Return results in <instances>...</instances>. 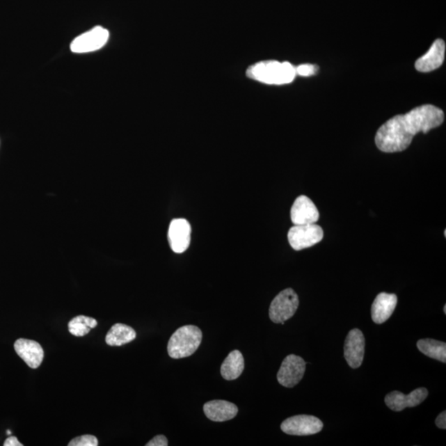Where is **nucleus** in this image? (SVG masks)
I'll return each instance as SVG.
<instances>
[{"mask_svg":"<svg viewBox=\"0 0 446 446\" xmlns=\"http://www.w3.org/2000/svg\"><path fill=\"white\" fill-rule=\"evenodd\" d=\"M427 396L428 391L425 388H417L408 395L394 391L385 397V404L395 412H401L406 408H414L420 405Z\"/></svg>","mask_w":446,"mask_h":446,"instance_id":"9b49d317","label":"nucleus"},{"mask_svg":"<svg viewBox=\"0 0 446 446\" xmlns=\"http://www.w3.org/2000/svg\"><path fill=\"white\" fill-rule=\"evenodd\" d=\"M299 299L292 289H286L273 298L269 307V319L275 324H285L298 310Z\"/></svg>","mask_w":446,"mask_h":446,"instance_id":"20e7f679","label":"nucleus"},{"mask_svg":"<svg viewBox=\"0 0 446 446\" xmlns=\"http://www.w3.org/2000/svg\"><path fill=\"white\" fill-rule=\"evenodd\" d=\"M7 434H8V435H11V431H7Z\"/></svg>","mask_w":446,"mask_h":446,"instance_id":"a878e982","label":"nucleus"},{"mask_svg":"<svg viewBox=\"0 0 446 446\" xmlns=\"http://www.w3.org/2000/svg\"><path fill=\"white\" fill-rule=\"evenodd\" d=\"M244 367V357L239 351H233L221 366V374L227 381H234L241 376Z\"/></svg>","mask_w":446,"mask_h":446,"instance_id":"f3484780","label":"nucleus"},{"mask_svg":"<svg viewBox=\"0 0 446 446\" xmlns=\"http://www.w3.org/2000/svg\"><path fill=\"white\" fill-rule=\"evenodd\" d=\"M445 43L443 39H437L432 44L429 51L419 58L415 67L418 72L427 73L433 72L443 65L445 60Z\"/></svg>","mask_w":446,"mask_h":446,"instance_id":"ddd939ff","label":"nucleus"},{"mask_svg":"<svg viewBox=\"0 0 446 446\" xmlns=\"http://www.w3.org/2000/svg\"><path fill=\"white\" fill-rule=\"evenodd\" d=\"M296 74L301 77H310L319 70V66L310 64L300 65L295 68Z\"/></svg>","mask_w":446,"mask_h":446,"instance_id":"4be33fe9","label":"nucleus"},{"mask_svg":"<svg viewBox=\"0 0 446 446\" xmlns=\"http://www.w3.org/2000/svg\"><path fill=\"white\" fill-rule=\"evenodd\" d=\"M324 428V423L314 416L298 415L286 419L281 424V430L291 436H310L319 433Z\"/></svg>","mask_w":446,"mask_h":446,"instance_id":"0eeeda50","label":"nucleus"},{"mask_svg":"<svg viewBox=\"0 0 446 446\" xmlns=\"http://www.w3.org/2000/svg\"><path fill=\"white\" fill-rule=\"evenodd\" d=\"M69 446H98L99 440L96 436L92 435H85L77 437L70 441Z\"/></svg>","mask_w":446,"mask_h":446,"instance_id":"412c9836","label":"nucleus"},{"mask_svg":"<svg viewBox=\"0 0 446 446\" xmlns=\"http://www.w3.org/2000/svg\"><path fill=\"white\" fill-rule=\"evenodd\" d=\"M246 74L255 81L277 86L289 83L297 76L293 65L277 61H264L251 65Z\"/></svg>","mask_w":446,"mask_h":446,"instance_id":"f03ea898","label":"nucleus"},{"mask_svg":"<svg viewBox=\"0 0 446 446\" xmlns=\"http://www.w3.org/2000/svg\"><path fill=\"white\" fill-rule=\"evenodd\" d=\"M324 236V230L316 223L294 225L289 229L288 240L294 250H301L317 244Z\"/></svg>","mask_w":446,"mask_h":446,"instance_id":"39448f33","label":"nucleus"},{"mask_svg":"<svg viewBox=\"0 0 446 446\" xmlns=\"http://www.w3.org/2000/svg\"><path fill=\"white\" fill-rule=\"evenodd\" d=\"M4 446H23V444L20 443L19 440L17 439L15 436H10L8 438L4 441Z\"/></svg>","mask_w":446,"mask_h":446,"instance_id":"393cba45","label":"nucleus"},{"mask_svg":"<svg viewBox=\"0 0 446 446\" xmlns=\"http://www.w3.org/2000/svg\"><path fill=\"white\" fill-rule=\"evenodd\" d=\"M443 110L425 104L403 115H397L383 125L375 136V143L381 152L395 153L405 151L419 132L427 134L443 125Z\"/></svg>","mask_w":446,"mask_h":446,"instance_id":"f257e3e1","label":"nucleus"},{"mask_svg":"<svg viewBox=\"0 0 446 446\" xmlns=\"http://www.w3.org/2000/svg\"><path fill=\"white\" fill-rule=\"evenodd\" d=\"M17 355L32 369H38L42 363L44 351L41 344L28 339H19L15 343Z\"/></svg>","mask_w":446,"mask_h":446,"instance_id":"4468645a","label":"nucleus"},{"mask_svg":"<svg viewBox=\"0 0 446 446\" xmlns=\"http://www.w3.org/2000/svg\"><path fill=\"white\" fill-rule=\"evenodd\" d=\"M436 425L440 428V429H445L446 428V412L444 411L441 413L436 420Z\"/></svg>","mask_w":446,"mask_h":446,"instance_id":"b1692460","label":"nucleus"},{"mask_svg":"<svg viewBox=\"0 0 446 446\" xmlns=\"http://www.w3.org/2000/svg\"><path fill=\"white\" fill-rule=\"evenodd\" d=\"M136 337L134 328L125 324H117L112 326L106 335L105 341L109 346L120 347L129 343Z\"/></svg>","mask_w":446,"mask_h":446,"instance_id":"a211bd4d","label":"nucleus"},{"mask_svg":"<svg viewBox=\"0 0 446 446\" xmlns=\"http://www.w3.org/2000/svg\"><path fill=\"white\" fill-rule=\"evenodd\" d=\"M290 215L294 225L316 223L320 216L314 202L305 196L296 198L291 207Z\"/></svg>","mask_w":446,"mask_h":446,"instance_id":"f8f14e48","label":"nucleus"},{"mask_svg":"<svg viewBox=\"0 0 446 446\" xmlns=\"http://www.w3.org/2000/svg\"><path fill=\"white\" fill-rule=\"evenodd\" d=\"M444 312H445V313H446V305H445V307H444Z\"/></svg>","mask_w":446,"mask_h":446,"instance_id":"bb28decb","label":"nucleus"},{"mask_svg":"<svg viewBox=\"0 0 446 446\" xmlns=\"http://www.w3.org/2000/svg\"><path fill=\"white\" fill-rule=\"evenodd\" d=\"M168 240L172 250L183 253L189 248L191 241V226L186 219L177 218L171 221L168 232Z\"/></svg>","mask_w":446,"mask_h":446,"instance_id":"1a4fd4ad","label":"nucleus"},{"mask_svg":"<svg viewBox=\"0 0 446 446\" xmlns=\"http://www.w3.org/2000/svg\"><path fill=\"white\" fill-rule=\"evenodd\" d=\"M306 369V362L303 358L289 355L282 362L277 374L278 381L282 386L293 388L302 381Z\"/></svg>","mask_w":446,"mask_h":446,"instance_id":"6e6552de","label":"nucleus"},{"mask_svg":"<svg viewBox=\"0 0 446 446\" xmlns=\"http://www.w3.org/2000/svg\"><path fill=\"white\" fill-rule=\"evenodd\" d=\"M98 322L93 317L78 316L69 322V330L74 337H85L91 329L96 328Z\"/></svg>","mask_w":446,"mask_h":446,"instance_id":"aec40b11","label":"nucleus"},{"mask_svg":"<svg viewBox=\"0 0 446 446\" xmlns=\"http://www.w3.org/2000/svg\"><path fill=\"white\" fill-rule=\"evenodd\" d=\"M397 303L395 294L381 293L377 295L371 308L372 319L376 324L385 322L394 313Z\"/></svg>","mask_w":446,"mask_h":446,"instance_id":"2eb2a0df","label":"nucleus"},{"mask_svg":"<svg viewBox=\"0 0 446 446\" xmlns=\"http://www.w3.org/2000/svg\"><path fill=\"white\" fill-rule=\"evenodd\" d=\"M147 446H167L168 440L165 436H154L152 440H150L149 443L145 445Z\"/></svg>","mask_w":446,"mask_h":446,"instance_id":"5701e85b","label":"nucleus"},{"mask_svg":"<svg viewBox=\"0 0 446 446\" xmlns=\"http://www.w3.org/2000/svg\"><path fill=\"white\" fill-rule=\"evenodd\" d=\"M418 350L428 357L445 363L446 344L433 339H422L417 344Z\"/></svg>","mask_w":446,"mask_h":446,"instance_id":"6ab92c4d","label":"nucleus"},{"mask_svg":"<svg viewBox=\"0 0 446 446\" xmlns=\"http://www.w3.org/2000/svg\"><path fill=\"white\" fill-rule=\"evenodd\" d=\"M202 330L196 326H184L175 330L168 343V354L173 359L191 356L200 347Z\"/></svg>","mask_w":446,"mask_h":446,"instance_id":"7ed1b4c3","label":"nucleus"},{"mask_svg":"<svg viewBox=\"0 0 446 446\" xmlns=\"http://www.w3.org/2000/svg\"><path fill=\"white\" fill-rule=\"evenodd\" d=\"M206 417L211 421L223 422L232 420L238 413L237 406L224 400L207 401L204 406Z\"/></svg>","mask_w":446,"mask_h":446,"instance_id":"dca6fc26","label":"nucleus"},{"mask_svg":"<svg viewBox=\"0 0 446 446\" xmlns=\"http://www.w3.org/2000/svg\"><path fill=\"white\" fill-rule=\"evenodd\" d=\"M365 340L359 329H353L348 333L344 342V356L352 369L359 368L365 356Z\"/></svg>","mask_w":446,"mask_h":446,"instance_id":"9d476101","label":"nucleus"},{"mask_svg":"<svg viewBox=\"0 0 446 446\" xmlns=\"http://www.w3.org/2000/svg\"><path fill=\"white\" fill-rule=\"evenodd\" d=\"M109 38V31L103 26H97L74 38L70 44V50L78 54L98 51L106 45Z\"/></svg>","mask_w":446,"mask_h":446,"instance_id":"423d86ee","label":"nucleus"}]
</instances>
